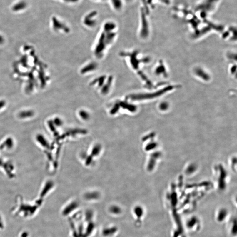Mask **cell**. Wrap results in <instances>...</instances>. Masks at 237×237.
Here are the masks:
<instances>
[{"mask_svg":"<svg viewBox=\"0 0 237 237\" xmlns=\"http://www.w3.org/2000/svg\"><path fill=\"white\" fill-rule=\"evenodd\" d=\"M28 4L25 0H19L12 4L11 7V11L15 13H19L26 10L28 8Z\"/></svg>","mask_w":237,"mask_h":237,"instance_id":"obj_1","label":"cell"},{"mask_svg":"<svg viewBox=\"0 0 237 237\" xmlns=\"http://www.w3.org/2000/svg\"><path fill=\"white\" fill-rule=\"evenodd\" d=\"M133 213L138 218H141L143 216L144 210L140 206H136L133 209Z\"/></svg>","mask_w":237,"mask_h":237,"instance_id":"obj_5","label":"cell"},{"mask_svg":"<svg viewBox=\"0 0 237 237\" xmlns=\"http://www.w3.org/2000/svg\"><path fill=\"white\" fill-rule=\"evenodd\" d=\"M4 41V38L2 36L0 35V44L2 43Z\"/></svg>","mask_w":237,"mask_h":237,"instance_id":"obj_11","label":"cell"},{"mask_svg":"<svg viewBox=\"0 0 237 237\" xmlns=\"http://www.w3.org/2000/svg\"><path fill=\"white\" fill-rule=\"evenodd\" d=\"M109 211L110 213L115 215H119L122 213V209L119 206H111L109 208Z\"/></svg>","mask_w":237,"mask_h":237,"instance_id":"obj_4","label":"cell"},{"mask_svg":"<svg viewBox=\"0 0 237 237\" xmlns=\"http://www.w3.org/2000/svg\"><path fill=\"white\" fill-rule=\"evenodd\" d=\"M78 1V0H69V1H73V2H76V1Z\"/></svg>","mask_w":237,"mask_h":237,"instance_id":"obj_12","label":"cell"},{"mask_svg":"<svg viewBox=\"0 0 237 237\" xmlns=\"http://www.w3.org/2000/svg\"><path fill=\"white\" fill-rule=\"evenodd\" d=\"M63 1H69V0H63Z\"/></svg>","mask_w":237,"mask_h":237,"instance_id":"obj_13","label":"cell"},{"mask_svg":"<svg viewBox=\"0 0 237 237\" xmlns=\"http://www.w3.org/2000/svg\"><path fill=\"white\" fill-rule=\"evenodd\" d=\"M78 205L76 202H73L70 204L69 205L67 206L63 210V213L65 215L69 214L72 212H73L74 210H75L78 207Z\"/></svg>","mask_w":237,"mask_h":237,"instance_id":"obj_3","label":"cell"},{"mask_svg":"<svg viewBox=\"0 0 237 237\" xmlns=\"http://www.w3.org/2000/svg\"><path fill=\"white\" fill-rule=\"evenodd\" d=\"M112 2L116 9H119L121 7V4L120 0H112Z\"/></svg>","mask_w":237,"mask_h":237,"instance_id":"obj_10","label":"cell"},{"mask_svg":"<svg viewBox=\"0 0 237 237\" xmlns=\"http://www.w3.org/2000/svg\"><path fill=\"white\" fill-rule=\"evenodd\" d=\"M99 196V195L97 194V193H89L85 196V198L89 200H92V199L93 200V199H97Z\"/></svg>","mask_w":237,"mask_h":237,"instance_id":"obj_8","label":"cell"},{"mask_svg":"<svg viewBox=\"0 0 237 237\" xmlns=\"http://www.w3.org/2000/svg\"><path fill=\"white\" fill-rule=\"evenodd\" d=\"M227 215V212L225 209H222L219 212L218 215V220L219 221H223V219L226 217Z\"/></svg>","mask_w":237,"mask_h":237,"instance_id":"obj_7","label":"cell"},{"mask_svg":"<svg viewBox=\"0 0 237 237\" xmlns=\"http://www.w3.org/2000/svg\"><path fill=\"white\" fill-rule=\"evenodd\" d=\"M93 213L91 210H89L86 212V220H87L88 221L91 222V220L93 217Z\"/></svg>","mask_w":237,"mask_h":237,"instance_id":"obj_9","label":"cell"},{"mask_svg":"<svg viewBox=\"0 0 237 237\" xmlns=\"http://www.w3.org/2000/svg\"><path fill=\"white\" fill-rule=\"evenodd\" d=\"M94 227H95V226H94V224L93 223H89V224L88 225V227H87L86 232L85 233V235H86L85 236H89V235L91 234L92 232H93L94 229Z\"/></svg>","mask_w":237,"mask_h":237,"instance_id":"obj_6","label":"cell"},{"mask_svg":"<svg viewBox=\"0 0 237 237\" xmlns=\"http://www.w3.org/2000/svg\"><path fill=\"white\" fill-rule=\"evenodd\" d=\"M117 231V228L115 227L107 228L102 231V234L104 236L110 237L114 236Z\"/></svg>","mask_w":237,"mask_h":237,"instance_id":"obj_2","label":"cell"}]
</instances>
